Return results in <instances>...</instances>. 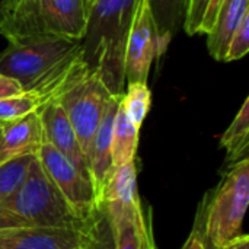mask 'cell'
<instances>
[{
  "instance_id": "cell-22",
  "label": "cell",
  "mask_w": 249,
  "mask_h": 249,
  "mask_svg": "<svg viewBox=\"0 0 249 249\" xmlns=\"http://www.w3.org/2000/svg\"><path fill=\"white\" fill-rule=\"evenodd\" d=\"M249 50V10L244 15L239 26L236 28L235 34L231 38L228 53L225 55V61H235L241 60L248 54Z\"/></svg>"
},
{
  "instance_id": "cell-15",
  "label": "cell",
  "mask_w": 249,
  "mask_h": 249,
  "mask_svg": "<svg viewBox=\"0 0 249 249\" xmlns=\"http://www.w3.org/2000/svg\"><path fill=\"white\" fill-rule=\"evenodd\" d=\"M190 1L191 0H147L156 25L159 57L166 51L178 31L184 29Z\"/></svg>"
},
{
  "instance_id": "cell-9",
  "label": "cell",
  "mask_w": 249,
  "mask_h": 249,
  "mask_svg": "<svg viewBox=\"0 0 249 249\" xmlns=\"http://www.w3.org/2000/svg\"><path fill=\"white\" fill-rule=\"evenodd\" d=\"M156 57H159V41L155 19L147 0H137L125 48V83L147 82Z\"/></svg>"
},
{
  "instance_id": "cell-12",
  "label": "cell",
  "mask_w": 249,
  "mask_h": 249,
  "mask_svg": "<svg viewBox=\"0 0 249 249\" xmlns=\"http://www.w3.org/2000/svg\"><path fill=\"white\" fill-rule=\"evenodd\" d=\"M123 95H112L109 99L107 109L104 112V117L98 125V130L93 136L89 156H88V165L89 172L93 179L96 193L99 196V200L102 203L104 200V191L105 187L111 178V174L114 171L112 165V156H111V147H112V131H114V121L117 115V109L120 107ZM104 207V204H102Z\"/></svg>"
},
{
  "instance_id": "cell-16",
  "label": "cell",
  "mask_w": 249,
  "mask_h": 249,
  "mask_svg": "<svg viewBox=\"0 0 249 249\" xmlns=\"http://www.w3.org/2000/svg\"><path fill=\"white\" fill-rule=\"evenodd\" d=\"M139 131L137 128L125 115L123 105L117 109L115 121H114V131H112V165L114 168L133 162L136 159V152L139 146Z\"/></svg>"
},
{
  "instance_id": "cell-19",
  "label": "cell",
  "mask_w": 249,
  "mask_h": 249,
  "mask_svg": "<svg viewBox=\"0 0 249 249\" xmlns=\"http://www.w3.org/2000/svg\"><path fill=\"white\" fill-rule=\"evenodd\" d=\"M152 104V92L147 82L127 83V90L121 96V105L128 120L140 128Z\"/></svg>"
},
{
  "instance_id": "cell-31",
  "label": "cell",
  "mask_w": 249,
  "mask_h": 249,
  "mask_svg": "<svg viewBox=\"0 0 249 249\" xmlns=\"http://www.w3.org/2000/svg\"><path fill=\"white\" fill-rule=\"evenodd\" d=\"M223 249H228V248H223Z\"/></svg>"
},
{
  "instance_id": "cell-28",
  "label": "cell",
  "mask_w": 249,
  "mask_h": 249,
  "mask_svg": "<svg viewBox=\"0 0 249 249\" xmlns=\"http://www.w3.org/2000/svg\"><path fill=\"white\" fill-rule=\"evenodd\" d=\"M1 1H4V3H12V1H18V0H1Z\"/></svg>"
},
{
  "instance_id": "cell-24",
  "label": "cell",
  "mask_w": 249,
  "mask_h": 249,
  "mask_svg": "<svg viewBox=\"0 0 249 249\" xmlns=\"http://www.w3.org/2000/svg\"><path fill=\"white\" fill-rule=\"evenodd\" d=\"M225 0H209L207 1V6H206V10H204V15H203V19H201V25H200V29L198 32L200 34H204L207 35L212 28H213V23L216 20V16L219 13V9L222 6Z\"/></svg>"
},
{
  "instance_id": "cell-26",
  "label": "cell",
  "mask_w": 249,
  "mask_h": 249,
  "mask_svg": "<svg viewBox=\"0 0 249 249\" xmlns=\"http://www.w3.org/2000/svg\"><path fill=\"white\" fill-rule=\"evenodd\" d=\"M23 93V88L20 83L12 77H7L4 74H0V99L18 96Z\"/></svg>"
},
{
  "instance_id": "cell-30",
  "label": "cell",
  "mask_w": 249,
  "mask_h": 249,
  "mask_svg": "<svg viewBox=\"0 0 249 249\" xmlns=\"http://www.w3.org/2000/svg\"><path fill=\"white\" fill-rule=\"evenodd\" d=\"M1 125H3V123L0 124V137H1Z\"/></svg>"
},
{
  "instance_id": "cell-14",
  "label": "cell",
  "mask_w": 249,
  "mask_h": 249,
  "mask_svg": "<svg viewBox=\"0 0 249 249\" xmlns=\"http://www.w3.org/2000/svg\"><path fill=\"white\" fill-rule=\"evenodd\" d=\"M249 0H225L219 9L212 31L207 34V48L217 61H225L232 35L248 12Z\"/></svg>"
},
{
  "instance_id": "cell-27",
  "label": "cell",
  "mask_w": 249,
  "mask_h": 249,
  "mask_svg": "<svg viewBox=\"0 0 249 249\" xmlns=\"http://www.w3.org/2000/svg\"><path fill=\"white\" fill-rule=\"evenodd\" d=\"M228 249H249V238L247 233L239 235L235 241H232L228 247Z\"/></svg>"
},
{
  "instance_id": "cell-21",
  "label": "cell",
  "mask_w": 249,
  "mask_h": 249,
  "mask_svg": "<svg viewBox=\"0 0 249 249\" xmlns=\"http://www.w3.org/2000/svg\"><path fill=\"white\" fill-rule=\"evenodd\" d=\"M38 108L39 104L36 98L28 92H23L18 96L0 99V123L13 121L32 111H38Z\"/></svg>"
},
{
  "instance_id": "cell-23",
  "label": "cell",
  "mask_w": 249,
  "mask_h": 249,
  "mask_svg": "<svg viewBox=\"0 0 249 249\" xmlns=\"http://www.w3.org/2000/svg\"><path fill=\"white\" fill-rule=\"evenodd\" d=\"M209 0H191L190 1V7H188V15L185 19V25H184V31L188 35H196L198 34L200 25H201V19L206 10Z\"/></svg>"
},
{
  "instance_id": "cell-6",
  "label": "cell",
  "mask_w": 249,
  "mask_h": 249,
  "mask_svg": "<svg viewBox=\"0 0 249 249\" xmlns=\"http://www.w3.org/2000/svg\"><path fill=\"white\" fill-rule=\"evenodd\" d=\"M36 158L73 214L79 220L96 226L104 207L92 177L77 169L64 155L45 140L36 153Z\"/></svg>"
},
{
  "instance_id": "cell-5",
  "label": "cell",
  "mask_w": 249,
  "mask_h": 249,
  "mask_svg": "<svg viewBox=\"0 0 249 249\" xmlns=\"http://www.w3.org/2000/svg\"><path fill=\"white\" fill-rule=\"evenodd\" d=\"M249 204V159L232 165L214 191L213 200L203 207V229L207 242L226 248L242 235V223Z\"/></svg>"
},
{
  "instance_id": "cell-32",
  "label": "cell",
  "mask_w": 249,
  "mask_h": 249,
  "mask_svg": "<svg viewBox=\"0 0 249 249\" xmlns=\"http://www.w3.org/2000/svg\"><path fill=\"white\" fill-rule=\"evenodd\" d=\"M0 124H1V123H0Z\"/></svg>"
},
{
  "instance_id": "cell-25",
  "label": "cell",
  "mask_w": 249,
  "mask_h": 249,
  "mask_svg": "<svg viewBox=\"0 0 249 249\" xmlns=\"http://www.w3.org/2000/svg\"><path fill=\"white\" fill-rule=\"evenodd\" d=\"M200 220H201V225H198V222L196 223L193 232L190 233L188 239L185 241V244L181 249H206V236H204L201 214H200Z\"/></svg>"
},
{
  "instance_id": "cell-3",
  "label": "cell",
  "mask_w": 249,
  "mask_h": 249,
  "mask_svg": "<svg viewBox=\"0 0 249 249\" xmlns=\"http://www.w3.org/2000/svg\"><path fill=\"white\" fill-rule=\"evenodd\" d=\"M44 226L96 228L73 214L38 158H35L20 188L0 200V232Z\"/></svg>"
},
{
  "instance_id": "cell-1",
  "label": "cell",
  "mask_w": 249,
  "mask_h": 249,
  "mask_svg": "<svg viewBox=\"0 0 249 249\" xmlns=\"http://www.w3.org/2000/svg\"><path fill=\"white\" fill-rule=\"evenodd\" d=\"M88 73L82 39L64 35L39 34L12 39L0 53V74L18 80L23 92L36 98L39 108L58 101Z\"/></svg>"
},
{
  "instance_id": "cell-8",
  "label": "cell",
  "mask_w": 249,
  "mask_h": 249,
  "mask_svg": "<svg viewBox=\"0 0 249 249\" xmlns=\"http://www.w3.org/2000/svg\"><path fill=\"white\" fill-rule=\"evenodd\" d=\"M96 228L44 226L0 232V249H98Z\"/></svg>"
},
{
  "instance_id": "cell-17",
  "label": "cell",
  "mask_w": 249,
  "mask_h": 249,
  "mask_svg": "<svg viewBox=\"0 0 249 249\" xmlns=\"http://www.w3.org/2000/svg\"><path fill=\"white\" fill-rule=\"evenodd\" d=\"M220 146L226 150L229 163H236L248 158L249 146V98H247L233 118L232 124L222 134Z\"/></svg>"
},
{
  "instance_id": "cell-29",
  "label": "cell",
  "mask_w": 249,
  "mask_h": 249,
  "mask_svg": "<svg viewBox=\"0 0 249 249\" xmlns=\"http://www.w3.org/2000/svg\"><path fill=\"white\" fill-rule=\"evenodd\" d=\"M93 3V0H88V4H89V7H90V4Z\"/></svg>"
},
{
  "instance_id": "cell-10",
  "label": "cell",
  "mask_w": 249,
  "mask_h": 249,
  "mask_svg": "<svg viewBox=\"0 0 249 249\" xmlns=\"http://www.w3.org/2000/svg\"><path fill=\"white\" fill-rule=\"evenodd\" d=\"M114 249H158L140 196L128 203H105Z\"/></svg>"
},
{
  "instance_id": "cell-7",
  "label": "cell",
  "mask_w": 249,
  "mask_h": 249,
  "mask_svg": "<svg viewBox=\"0 0 249 249\" xmlns=\"http://www.w3.org/2000/svg\"><path fill=\"white\" fill-rule=\"evenodd\" d=\"M111 98L112 93L107 89L101 77L96 73H88L58 99L86 160L93 136Z\"/></svg>"
},
{
  "instance_id": "cell-13",
  "label": "cell",
  "mask_w": 249,
  "mask_h": 249,
  "mask_svg": "<svg viewBox=\"0 0 249 249\" xmlns=\"http://www.w3.org/2000/svg\"><path fill=\"white\" fill-rule=\"evenodd\" d=\"M44 143V131L38 111L13 121L3 123L0 137V163L10 159L36 155Z\"/></svg>"
},
{
  "instance_id": "cell-11",
  "label": "cell",
  "mask_w": 249,
  "mask_h": 249,
  "mask_svg": "<svg viewBox=\"0 0 249 249\" xmlns=\"http://www.w3.org/2000/svg\"><path fill=\"white\" fill-rule=\"evenodd\" d=\"M44 140L64 155L77 169L90 175L88 160L80 149L76 133L58 101H51L38 109Z\"/></svg>"
},
{
  "instance_id": "cell-18",
  "label": "cell",
  "mask_w": 249,
  "mask_h": 249,
  "mask_svg": "<svg viewBox=\"0 0 249 249\" xmlns=\"http://www.w3.org/2000/svg\"><path fill=\"white\" fill-rule=\"evenodd\" d=\"M139 197L137 190V168L136 162H128L125 165L114 168L111 178L104 191L105 203H128Z\"/></svg>"
},
{
  "instance_id": "cell-4",
  "label": "cell",
  "mask_w": 249,
  "mask_h": 249,
  "mask_svg": "<svg viewBox=\"0 0 249 249\" xmlns=\"http://www.w3.org/2000/svg\"><path fill=\"white\" fill-rule=\"evenodd\" d=\"M88 10V0L0 1V34L7 41L39 34L82 39Z\"/></svg>"
},
{
  "instance_id": "cell-2",
  "label": "cell",
  "mask_w": 249,
  "mask_h": 249,
  "mask_svg": "<svg viewBox=\"0 0 249 249\" xmlns=\"http://www.w3.org/2000/svg\"><path fill=\"white\" fill-rule=\"evenodd\" d=\"M137 0H93L82 36V58L112 95L125 86V48Z\"/></svg>"
},
{
  "instance_id": "cell-20",
  "label": "cell",
  "mask_w": 249,
  "mask_h": 249,
  "mask_svg": "<svg viewBox=\"0 0 249 249\" xmlns=\"http://www.w3.org/2000/svg\"><path fill=\"white\" fill-rule=\"evenodd\" d=\"M36 155H26L0 163V200L12 196L25 182Z\"/></svg>"
}]
</instances>
